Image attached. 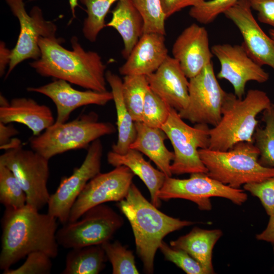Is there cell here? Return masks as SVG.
I'll return each mask as SVG.
<instances>
[{
    "mask_svg": "<svg viewBox=\"0 0 274 274\" xmlns=\"http://www.w3.org/2000/svg\"><path fill=\"white\" fill-rule=\"evenodd\" d=\"M118 207L130 223L134 237L136 253L144 270L154 271L155 254L168 234L194 223L169 216L149 202L133 183Z\"/></svg>",
    "mask_w": 274,
    "mask_h": 274,
    "instance_id": "3",
    "label": "cell"
},
{
    "mask_svg": "<svg viewBox=\"0 0 274 274\" xmlns=\"http://www.w3.org/2000/svg\"><path fill=\"white\" fill-rule=\"evenodd\" d=\"M57 219L26 204L5 208L1 219L0 269L4 271L29 253L41 251L52 258L58 253Z\"/></svg>",
    "mask_w": 274,
    "mask_h": 274,
    "instance_id": "1",
    "label": "cell"
},
{
    "mask_svg": "<svg viewBox=\"0 0 274 274\" xmlns=\"http://www.w3.org/2000/svg\"><path fill=\"white\" fill-rule=\"evenodd\" d=\"M107 260L101 245L71 249L65 257L62 274H97Z\"/></svg>",
    "mask_w": 274,
    "mask_h": 274,
    "instance_id": "27",
    "label": "cell"
},
{
    "mask_svg": "<svg viewBox=\"0 0 274 274\" xmlns=\"http://www.w3.org/2000/svg\"><path fill=\"white\" fill-rule=\"evenodd\" d=\"M198 151L207 175L231 187L239 189L274 177V168L259 163V151L253 142H240L227 151L208 148Z\"/></svg>",
    "mask_w": 274,
    "mask_h": 274,
    "instance_id": "5",
    "label": "cell"
},
{
    "mask_svg": "<svg viewBox=\"0 0 274 274\" xmlns=\"http://www.w3.org/2000/svg\"><path fill=\"white\" fill-rule=\"evenodd\" d=\"M211 51L220 63L217 77L228 81L238 98L244 96L249 81L263 83L268 80V73L249 56L242 44H216Z\"/></svg>",
    "mask_w": 274,
    "mask_h": 274,
    "instance_id": "15",
    "label": "cell"
},
{
    "mask_svg": "<svg viewBox=\"0 0 274 274\" xmlns=\"http://www.w3.org/2000/svg\"><path fill=\"white\" fill-rule=\"evenodd\" d=\"M26 90L43 94L52 100L57 110L55 121L57 124L66 122L71 114L78 108L90 105L105 106L113 98L111 91L78 90L69 82L61 79H55L39 87H29Z\"/></svg>",
    "mask_w": 274,
    "mask_h": 274,
    "instance_id": "17",
    "label": "cell"
},
{
    "mask_svg": "<svg viewBox=\"0 0 274 274\" xmlns=\"http://www.w3.org/2000/svg\"><path fill=\"white\" fill-rule=\"evenodd\" d=\"M116 131L109 122L98 121L93 112L84 114L69 122L57 124L29 139L31 149L48 159L65 152L88 148L94 141Z\"/></svg>",
    "mask_w": 274,
    "mask_h": 274,
    "instance_id": "6",
    "label": "cell"
},
{
    "mask_svg": "<svg viewBox=\"0 0 274 274\" xmlns=\"http://www.w3.org/2000/svg\"><path fill=\"white\" fill-rule=\"evenodd\" d=\"M107 161L114 167L123 165L129 168L146 185L150 194L151 202L157 208L160 206L161 200L158 193L166 176L146 161L142 153L132 149L124 154L111 151L107 154Z\"/></svg>",
    "mask_w": 274,
    "mask_h": 274,
    "instance_id": "23",
    "label": "cell"
},
{
    "mask_svg": "<svg viewBox=\"0 0 274 274\" xmlns=\"http://www.w3.org/2000/svg\"><path fill=\"white\" fill-rule=\"evenodd\" d=\"M134 174L127 167L118 166L99 173L86 184L74 202L68 222L79 219L87 210L109 201L119 202L126 197Z\"/></svg>",
    "mask_w": 274,
    "mask_h": 274,
    "instance_id": "14",
    "label": "cell"
},
{
    "mask_svg": "<svg viewBox=\"0 0 274 274\" xmlns=\"http://www.w3.org/2000/svg\"><path fill=\"white\" fill-rule=\"evenodd\" d=\"M252 9L257 12L258 20L274 28V0H248Z\"/></svg>",
    "mask_w": 274,
    "mask_h": 274,
    "instance_id": "39",
    "label": "cell"
},
{
    "mask_svg": "<svg viewBox=\"0 0 274 274\" xmlns=\"http://www.w3.org/2000/svg\"><path fill=\"white\" fill-rule=\"evenodd\" d=\"M11 50H9L6 44L1 41L0 43V75L3 76L5 73L6 68L10 62Z\"/></svg>",
    "mask_w": 274,
    "mask_h": 274,
    "instance_id": "43",
    "label": "cell"
},
{
    "mask_svg": "<svg viewBox=\"0 0 274 274\" xmlns=\"http://www.w3.org/2000/svg\"><path fill=\"white\" fill-rule=\"evenodd\" d=\"M271 104L267 94L260 90L250 89L243 98L227 93L221 119L210 129L209 148L227 151L240 142L254 143L253 135L259 122L257 116Z\"/></svg>",
    "mask_w": 274,
    "mask_h": 274,
    "instance_id": "4",
    "label": "cell"
},
{
    "mask_svg": "<svg viewBox=\"0 0 274 274\" xmlns=\"http://www.w3.org/2000/svg\"><path fill=\"white\" fill-rule=\"evenodd\" d=\"M119 0H79L86 9L87 17L82 27L84 37L90 42L96 41L99 33L106 26L105 18L113 4Z\"/></svg>",
    "mask_w": 274,
    "mask_h": 274,
    "instance_id": "30",
    "label": "cell"
},
{
    "mask_svg": "<svg viewBox=\"0 0 274 274\" xmlns=\"http://www.w3.org/2000/svg\"><path fill=\"white\" fill-rule=\"evenodd\" d=\"M243 187L259 198L269 216L274 215V177L261 182L245 184Z\"/></svg>",
    "mask_w": 274,
    "mask_h": 274,
    "instance_id": "38",
    "label": "cell"
},
{
    "mask_svg": "<svg viewBox=\"0 0 274 274\" xmlns=\"http://www.w3.org/2000/svg\"><path fill=\"white\" fill-rule=\"evenodd\" d=\"M61 39L40 37V57L29 63L40 75L65 80L88 90L107 91L106 65L96 52L86 51L76 36L71 39L72 50L64 48Z\"/></svg>",
    "mask_w": 274,
    "mask_h": 274,
    "instance_id": "2",
    "label": "cell"
},
{
    "mask_svg": "<svg viewBox=\"0 0 274 274\" xmlns=\"http://www.w3.org/2000/svg\"><path fill=\"white\" fill-rule=\"evenodd\" d=\"M239 0H209L199 6L191 7L189 15L200 23L213 22L222 13L234 6Z\"/></svg>",
    "mask_w": 274,
    "mask_h": 274,
    "instance_id": "35",
    "label": "cell"
},
{
    "mask_svg": "<svg viewBox=\"0 0 274 274\" xmlns=\"http://www.w3.org/2000/svg\"><path fill=\"white\" fill-rule=\"evenodd\" d=\"M20 24V32L15 47L11 50L10 62L6 78L21 62L28 59H38L41 52L39 46L40 37L56 39L57 26L46 20L42 10L34 6L27 13L23 0H5Z\"/></svg>",
    "mask_w": 274,
    "mask_h": 274,
    "instance_id": "12",
    "label": "cell"
},
{
    "mask_svg": "<svg viewBox=\"0 0 274 274\" xmlns=\"http://www.w3.org/2000/svg\"><path fill=\"white\" fill-rule=\"evenodd\" d=\"M112 266L113 274H138L133 252L118 241L106 242L101 245Z\"/></svg>",
    "mask_w": 274,
    "mask_h": 274,
    "instance_id": "32",
    "label": "cell"
},
{
    "mask_svg": "<svg viewBox=\"0 0 274 274\" xmlns=\"http://www.w3.org/2000/svg\"><path fill=\"white\" fill-rule=\"evenodd\" d=\"M205 0H160L161 7L166 18L188 7H197Z\"/></svg>",
    "mask_w": 274,
    "mask_h": 274,
    "instance_id": "40",
    "label": "cell"
},
{
    "mask_svg": "<svg viewBox=\"0 0 274 274\" xmlns=\"http://www.w3.org/2000/svg\"><path fill=\"white\" fill-rule=\"evenodd\" d=\"M227 94L217 79L211 61L189 79L188 104L178 112L179 114L192 123L215 126L221 119L222 108Z\"/></svg>",
    "mask_w": 274,
    "mask_h": 274,
    "instance_id": "11",
    "label": "cell"
},
{
    "mask_svg": "<svg viewBox=\"0 0 274 274\" xmlns=\"http://www.w3.org/2000/svg\"><path fill=\"white\" fill-rule=\"evenodd\" d=\"M220 229L194 227L188 233L170 242V246L182 250L198 261L207 274L214 273L212 264L213 249L222 235Z\"/></svg>",
    "mask_w": 274,
    "mask_h": 274,
    "instance_id": "25",
    "label": "cell"
},
{
    "mask_svg": "<svg viewBox=\"0 0 274 274\" xmlns=\"http://www.w3.org/2000/svg\"><path fill=\"white\" fill-rule=\"evenodd\" d=\"M106 79L111 88L117 114L118 140L112 145V151L118 154H124L130 149V145L135 140L136 133L135 122L123 99L122 80L110 71L106 72Z\"/></svg>",
    "mask_w": 274,
    "mask_h": 274,
    "instance_id": "26",
    "label": "cell"
},
{
    "mask_svg": "<svg viewBox=\"0 0 274 274\" xmlns=\"http://www.w3.org/2000/svg\"><path fill=\"white\" fill-rule=\"evenodd\" d=\"M78 0H69L70 8L73 17H76V8L78 6Z\"/></svg>",
    "mask_w": 274,
    "mask_h": 274,
    "instance_id": "44",
    "label": "cell"
},
{
    "mask_svg": "<svg viewBox=\"0 0 274 274\" xmlns=\"http://www.w3.org/2000/svg\"><path fill=\"white\" fill-rule=\"evenodd\" d=\"M149 88L170 107L180 112L189 101V81L178 62L168 56L160 67L146 76Z\"/></svg>",
    "mask_w": 274,
    "mask_h": 274,
    "instance_id": "19",
    "label": "cell"
},
{
    "mask_svg": "<svg viewBox=\"0 0 274 274\" xmlns=\"http://www.w3.org/2000/svg\"><path fill=\"white\" fill-rule=\"evenodd\" d=\"M269 35L274 39V28H271L269 30Z\"/></svg>",
    "mask_w": 274,
    "mask_h": 274,
    "instance_id": "45",
    "label": "cell"
},
{
    "mask_svg": "<svg viewBox=\"0 0 274 274\" xmlns=\"http://www.w3.org/2000/svg\"><path fill=\"white\" fill-rule=\"evenodd\" d=\"M168 56L165 35L144 33L119 71L124 76H147L155 72Z\"/></svg>",
    "mask_w": 274,
    "mask_h": 274,
    "instance_id": "20",
    "label": "cell"
},
{
    "mask_svg": "<svg viewBox=\"0 0 274 274\" xmlns=\"http://www.w3.org/2000/svg\"><path fill=\"white\" fill-rule=\"evenodd\" d=\"M259 241L269 242L274 245V215L269 216L266 228L256 236Z\"/></svg>",
    "mask_w": 274,
    "mask_h": 274,
    "instance_id": "42",
    "label": "cell"
},
{
    "mask_svg": "<svg viewBox=\"0 0 274 274\" xmlns=\"http://www.w3.org/2000/svg\"><path fill=\"white\" fill-rule=\"evenodd\" d=\"M172 108L149 88L145 97L142 122L150 127L161 128L168 119Z\"/></svg>",
    "mask_w": 274,
    "mask_h": 274,
    "instance_id": "34",
    "label": "cell"
},
{
    "mask_svg": "<svg viewBox=\"0 0 274 274\" xmlns=\"http://www.w3.org/2000/svg\"><path fill=\"white\" fill-rule=\"evenodd\" d=\"M273 251H274V248H273Z\"/></svg>",
    "mask_w": 274,
    "mask_h": 274,
    "instance_id": "46",
    "label": "cell"
},
{
    "mask_svg": "<svg viewBox=\"0 0 274 274\" xmlns=\"http://www.w3.org/2000/svg\"><path fill=\"white\" fill-rule=\"evenodd\" d=\"M125 104L134 122H142L146 92L149 88L147 78L143 75L125 76L122 80Z\"/></svg>",
    "mask_w": 274,
    "mask_h": 274,
    "instance_id": "28",
    "label": "cell"
},
{
    "mask_svg": "<svg viewBox=\"0 0 274 274\" xmlns=\"http://www.w3.org/2000/svg\"><path fill=\"white\" fill-rule=\"evenodd\" d=\"M158 197L160 200H189L196 203L200 210L207 211L212 209L210 198L212 197L225 198L238 206L248 199L243 190L225 185L202 173L191 174L185 179L166 177Z\"/></svg>",
    "mask_w": 274,
    "mask_h": 274,
    "instance_id": "10",
    "label": "cell"
},
{
    "mask_svg": "<svg viewBox=\"0 0 274 274\" xmlns=\"http://www.w3.org/2000/svg\"><path fill=\"white\" fill-rule=\"evenodd\" d=\"M18 134V130L13 125L0 122V147L6 145Z\"/></svg>",
    "mask_w": 274,
    "mask_h": 274,
    "instance_id": "41",
    "label": "cell"
},
{
    "mask_svg": "<svg viewBox=\"0 0 274 274\" xmlns=\"http://www.w3.org/2000/svg\"><path fill=\"white\" fill-rule=\"evenodd\" d=\"M188 79L198 75L212 61L213 54L209 46L205 27L192 23L185 28L175 41L172 50Z\"/></svg>",
    "mask_w": 274,
    "mask_h": 274,
    "instance_id": "18",
    "label": "cell"
},
{
    "mask_svg": "<svg viewBox=\"0 0 274 274\" xmlns=\"http://www.w3.org/2000/svg\"><path fill=\"white\" fill-rule=\"evenodd\" d=\"M159 249L165 260L170 261L187 274H207L201 265L185 251L169 246L163 241Z\"/></svg>",
    "mask_w": 274,
    "mask_h": 274,
    "instance_id": "36",
    "label": "cell"
},
{
    "mask_svg": "<svg viewBox=\"0 0 274 274\" xmlns=\"http://www.w3.org/2000/svg\"><path fill=\"white\" fill-rule=\"evenodd\" d=\"M135 126L136 136L130 149L146 155L166 177H172L170 165L174 154L165 146L164 140L167 138L164 132L161 128L150 127L142 122H135Z\"/></svg>",
    "mask_w": 274,
    "mask_h": 274,
    "instance_id": "22",
    "label": "cell"
},
{
    "mask_svg": "<svg viewBox=\"0 0 274 274\" xmlns=\"http://www.w3.org/2000/svg\"><path fill=\"white\" fill-rule=\"evenodd\" d=\"M0 164L14 174L26 196V204L40 211L48 204L50 195L47 183L49 159L33 150L23 148L21 141L13 138L1 148Z\"/></svg>",
    "mask_w": 274,
    "mask_h": 274,
    "instance_id": "7",
    "label": "cell"
},
{
    "mask_svg": "<svg viewBox=\"0 0 274 274\" xmlns=\"http://www.w3.org/2000/svg\"><path fill=\"white\" fill-rule=\"evenodd\" d=\"M102 151L99 139L93 142L81 165L70 176L63 178L56 191L50 195L47 213L61 224L68 222L71 210L87 183L100 173Z\"/></svg>",
    "mask_w": 274,
    "mask_h": 274,
    "instance_id": "13",
    "label": "cell"
},
{
    "mask_svg": "<svg viewBox=\"0 0 274 274\" xmlns=\"http://www.w3.org/2000/svg\"><path fill=\"white\" fill-rule=\"evenodd\" d=\"M224 14L238 29L249 56L260 66L268 65L274 71V39L258 24L248 0H239Z\"/></svg>",
    "mask_w": 274,
    "mask_h": 274,
    "instance_id": "16",
    "label": "cell"
},
{
    "mask_svg": "<svg viewBox=\"0 0 274 274\" xmlns=\"http://www.w3.org/2000/svg\"><path fill=\"white\" fill-rule=\"evenodd\" d=\"M106 26L116 29L123 42V57L126 59L144 33V20L132 0H119Z\"/></svg>",
    "mask_w": 274,
    "mask_h": 274,
    "instance_id": "24",
    "label": "cell"
},
{
    "mask_svg": "<svg viewBox=\"0 0 274 274\" xmlns=\"http://www.w3.org/2000/svg\"><path fill=\"white\" fill-rule=\"evenodd\" d=\"M51 257L46 253L33 252L27 255L24 263L15 269L11 268L3 271V274H49L52 262Z\"/></svg>",
    "mask_w": 274,
    "mask_h": 274,
    "instance_id": "37",
    "label": "cell"
},
{
    "mask_svg": "<svg viewBox=\"0 0 274 274\" xmlns=\"http://www.w3.org/2000/svg\"><path fill=\"white\" fill-rule=\"evenodd\" d=\"M123 223L122 216L108 205L100 204L78 220L63 224L57 230L56 238L65 249L101 245L110 241Z\"/></svg>",
    "mask_w": 274,
    "mask_h": 274,
    "instance_id": "9",
    "label": "cell"
},
{
    "mask_svg": "<svg viewBox=\"0 0 274 274\" xmlns=\"http://www.w3.org/2000/svg\"><path fill=\"white\" fill-rule=\"evenodd\" d=\"M161 129L169 140L174 149V158L170 165L172 175L208 173L199 154V149L210 146L208 125L185 123L178 112L172 108L168 119Z\"/></svg>",
    "mask_w": 274,
    "mask_h": 274,
    "instance_id": "8",
    "label": "cell"
},
{
    "mask_svg": "<svg viewBox=\"0 0 274 274\" xmlns=\"http://www.w3.org/2000/svg\"><path fill=\"white\" fill-rule=\"evenodd\" d=\"M0 202L5 208H20L26 204V196L13 172L0 164Z\"/></svg>",
    "mask_w": 274,
    "mask_h": 274,
    "instance_id": "31",
    "label": "cell"
},
{
    "mask_svg": "<svg viewBox=\"0 0 274 274\" xmlns=\"http://www.w3.org/2000/svg\"><path fill=\"white\" fill-rule=\"evenodd\" d=\"M144 20V33L166 35L165 21L160 0H132Z\"/></svg>",
    "mask_w": 274,
    "mask_h": 274,
    "instance_id": "33",
    "label": "cell"
},
{
    "mask_svg": "<svg viewBox=\"0 0 274 274\" xmlns=\"http://www.w3.org/2000/svg\"><path fill=\"white\" fill-rule=\"evenodd\" d=\"M263 128L257 127L254 144L259 151V162L263 166L274 168V104L263 111Z\"/></svg>",
    "mask_w": 274,
    "mask_h": 274,
    "instance_id": "29",
    "label": "cell"
},
{
    "mask_svg": "<svg viewBox=\"0 0 274 274\" xmlns=\"http://www.w3.org/2000/svg\"><path fill=\"white\" fill-rule=\"evenodd\" d=\"M52 112L32 98L17 97L10 101L0 96V122L19 123L26 126L33 135H38L55 123Z\"/></svg>",
    "mask_w": 274,
    "mask_h": 274,
    "instance_id": "21",
    "label": "cell"
}]
</instances>
